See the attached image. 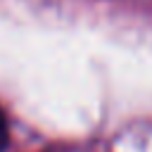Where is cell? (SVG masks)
<instances>
[{"label":"cell","mask_w":152,"mask_h":152,"mask_svg":"<svg viewBox=\"0 0 152 152\" xmlns=\"http://www.w3.org/2000/svg\"><path fill=\"white\" fill-rule=\"evenodd\" d=\"M10 145V126H7V116L0 109V152Z\"/></svg>","instance_id":"obj_1"}]
</instances>
